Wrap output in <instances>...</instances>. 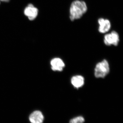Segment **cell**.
Instances as JSON below:
<instances>
[{"instance_id":"6da1fadb","label":"cell","mask_w":123,"mask_h":123,"mask_svg":"<svg viewBox=\"0 0 123 123\" xmlns=\"http://www.w3.org/2000/svg\"><path fill=\"white\" fill-rule=\"evenodd\" d=\"M88 7L85 1L75 0L71 3L69 8V18L71 21L79 19L87 12Z\"/></svg>"},{"instance_id":"7a4b0ae2","label":"cell","mask_w":123,"mask_h":123,"mask_svg":"<svg viewBox=\"0 0 123 123\" xmlns=\"http://www.w3.org/2000/svg\"><path fill=\"white\" fill-rule=\"evenodd\" d=\"M110 68L107 61L103 60L98 63L94 69V75L97 78H104L109 73Z\"/></svg>"},{"instance_id":"3957f363","label":"cell","mask_w":123,"mask_h":123,"mask_svg":"<svg viewBox=\"0 0 123 123\" xmlns=\"http://www.w3.org/2000/svg\"><path fill=\"white\" fill-rule=\"evenodd\" d=\"M119 42V37L118 33L112 31L110 33L106 34L104 36V43L107 46L113 45L117 46Z\"/></svg>"},{"instance_id":"277c9868","label":"cell","mask_w":123,"mask_h":123,"mask_svg":"<svg viewBox=\"0 0 123 123\" xmlns=\"http://www.w3.org/2000/svg\"><path fill=\"white\" fill-rule=\"evenodd\" d=\"M24 14L29 20L33 21L37 17L38 10L32 4H29L24 9Z\"/></svg>"},{"instance_id":"5b68a950","label":"cell","mask_w":123,"mask_h":123,"mask_svg":"<svg viewBox=\"0 0 123 123\" xmlns=\"http://www.w3.org/2000/svg\"><path fill=\"white\" fill-rule=\"evenodd\" d=\"M98 23L99 25L98 31L101 33H105L109 31L111 28V23L108 19H105L100 18L98 20Z\"/></svg>"},{"instance_id":"8992f818","label":"cell","mask_w":123,"mask_h":123,"mask_svg":"<svg viewBox=\"0 0 123 123\" xmlns=\"http://www.w3.org/2000/svg\"><path fill=\"white\" fill-rule=\"evenodd\" d=\"M51 68L53 71H62L65 66L64 63L60 58H55L51 61Z\"/></svg>"},{"instance_id":"52a82bcc","label":"cell","mask_w":123,"mask_h":123,"mask_svg":"<svg viewBox=\"0 0 123 123\" xmlns=\"http://www.w3.org/2000/svg\"><path fill=\"white\" fill-rule=\"evenodd\" d=\"M29 119L31 123H43L44 116L41 111H36L30 115Z\"/></svg>"},{"instance_id":"ba28073f","label":"cell","mask_w":123,"mask_h":123,"mask_svg":"<svg viewBox=\"0 0 123 123\" xmlns=\"http://www.w3.org/2000/svg\"><path fill=\"white\" fill-rule=\"evenodd\" d=\"M85 79L82 76L76 75L74 76L71 79V83L75 88H79L84 85Z\"/></svg>"},{"instance_id":"9c48e42d","label":"cell","mask_w":123,"mask_h":123,"mask_svg":"<svg viewBox=\"0 0 123 123\" xmlns=\"http://www.w3.org/2000/svg\"><path fill=\"white\" fill-rule=\"evenodd\" d=\"M85 121L84 117L79 116L71 119L69 121V123H83Z\"/></svg>"},{"instance_id":"30bf717a","label":"cell","mask_w":123,"mask_h":123,"mask_svg":"<svg viewBox=\"0 0 123 123\" xmlns=\"http://www.w3.org/2000/svg\"><path fill=\"white\" fill-rule=\"evenodd\" d=\"M10 0H0V1L4 2H9Z\"/></svg>"},{"instance_id":"8fae6325","label":"cell","mask_w":123,"mask_h":123,"mask_svg":"<svg viewBox=\"0 0 123 123\" xmlns=\"http://www.w3.org/2000/svg\"></svg>"}]
</instances>
